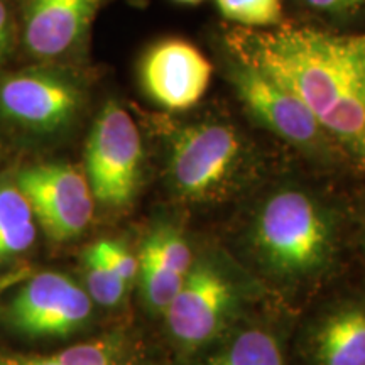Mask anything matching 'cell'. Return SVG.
<instances>
[{
  "label": "cell",
  "instance_id": "6da1fadb",
  "mask_svg": "<svg viewBox=\"0 0 365 365\" xmlns=\"http://www.w3.org/2000/svg\"><path fill=\"white\" fill-rule=\"evenodd\" d=\"M225 41L234 59L289 90L327 137L365 168V33L277 24L235 27Z\"/></svg>",
  "mask_w": 365,
  "mask_h": 365
},
{
  "label": "cell",
  "instance_id": "7a4b0ae2",
  "mask_svg": "<svg viewBox=\"0 0 365 365\" xmlns=\"http://www.w3.org/2000/svg\"><path fill=\"white\" fill-rule=\"evenodd\" d=\"M262 261L286 277H303L330 261L335 232L328 213L312 196L282 190L269 196L254 223Z\"/></svg>",
  "mask_w": 365,
  "mask_h": 365
},
{
  "label": "cell",
  "instance_id": "3957f363",
  "mask_svg": "<svg viewBox=\"0 0 365 365\" xmlns=\"http://www.w3.org/2000/svg\"><path fill=\"white\" fill-rule=\"evenodd\" d=\"M244 140L234 125L200 122L176 132L171 143L170 176L176 193L190 202L218 198L239 175Z\"/></svg>",
  "mask_w": 365,
  "mask_h": 365
},
{
  "label": "cell",
  "instance_id": "277c9868",
  "mask_svg": "<svg viewBox=\"0 0 365 365\" xmlns=\"http://www.w3.org/2000/svg\"><path fill=\"white\" fill-rule=\"evenodd\" d=\"M143 166V140L130 113L117 102L105 103L91 127L85 175L98 203L122 208L134 198Z\"/></svg>",
  "mask_w": 365,
  "mask_h": 365
},
{
  "label": "cell",
  "instance_id": "5b68a950",
  "mask_svg": "<svg viewBox=\"0 0 365 365\" xmlns=\"http://www.w3.org/2000/svg\"><path fill=\"white\" fill-rule=\"evenodd\" d=\"M17 188L34 220L53 240H70L88 227L95 198L85 173L71 164H36L17 175Z\"/></svg>",
  "mask_w": 365,
  "mask_h": 365
},
{
  "label": "cell",
  "instance_id": "8992f818",
  "mask_svg": "<svg viewBox=\"0 0 365 365\" xmlns=\"http://www.w3.org/2000/svg\"><path fill=\"white\" fill-rule=\"evenodd\" d=\"M228 78L247 112L272 134L308 150H318L327 143V134L312 112L277 81L237 59L230 63Z\"/></svg>",
  "mask_w": 365,
  "mask_h": 365
},
{
  "label": "cell",
  "instance_id": "52a82bcc",
  "mask_svg": "<svg viewBox=\"0 0 365 365\" xmlns=\"http://www.w3.org/2000/svg\"><path fill=\"white\" fill-rule=\"evenodd\" d=\"M11 314L27 335L66 336L88 322L91 298L65 274L41 272L21 287Z\"/></svg>",
  "mask_w": 365,
  "mask_h": 365
},
{
  "label": "cell",
  "instance_id": "ba28073f",
  "mask_svg": "<svg viewBox=\"0 0 365 365\" xmlns=\"http://www.w3.org/2000/svg\"><path fill=\"white\" fill-rule=\"evenodd\" d=\"M232 282L207 264L191 267L166 308L171 335L186 346H198L217 336L235 307Z\"/></svg>",
  "mask_w": 365,
  "mask_h": 365
},
{
  "label": "cell",
  "instance_id": "9c48e42d",
  "mask_svg": "<svg viewBox=\"0 0 365 365\" xmlns=\"http://www.w3.org/2000/svg\"><path fill=\"white\" fill-rule=\"evenodd\" d=\"M81 93L75 83L48 71H24L0 81V115L27 130L54 132L75 118Z\"/></svg>",
  "mask_w": 365,
  "mask_h": 365
},
{
  "label": "cell",
  "instance_id": "30bf717a",
  "mask_svg": "<svg viewBox=\"0 0 365 365\" xmlns=\"http://www.w3.org/2000/svg\"><path fill=\"white\" fill-rule=\"evenodd\" d=\"M212 63L196 46L182 39H164L145 53L140 81L145 93L168 110H186L207 93Z\"/></svg>",
  "mask_w": 365,
  "mask_h": 365
},
{
  "label": "cell",
  "instance_id": "8fae6325",
  "mask_svg": "<svg viewBox=\"0 0 365 365\" xmlns=\"http://www.w3.org/2000/svg\"><path fill=\"white\" fill-rule=\"evenodd\" d=\"M102 0H24V44L41 59L71 51L97 16Z\"/></svg>",
  "mask_w": 365,
  "mask_h": 365
},
{
  "label": "cell",
  "instance_id": "7c38bea8",
  "mask_svg": "<svg viewBox=\"0 0 365 365\" xmlns=\"http://www.w3.org/2000/svg\"><path fill=\"white\" fill-rule=\"evenodd\" d=\"M314 365H365V301L327 314L313 335Z\"/></svg>",
  "mask_w": 365,
  "mask_h": 365
},
{
  "label": "cell",
  "instance_id": "4fadbf2b",
  "mask_svg": "<svg viewBox=\"0 0 365 365\" xmlns=\"http://www.w3.org/2000/svg\"><path fill=\"white\" fill-rule=\"evenodd\" d=\"M36 220L17 185L0 186V262L33 247Z\"/></svg>",
  "mask_w": 365,
  "mask_h": 365
},
{
  "label": "cell",
  "instance_id": "5bb4252c",
  "mask_svg": "<svg viewBox=\"0 0 365 365\" xmlns=\"http://www.w3.org/2000/svg\"><path fill=\"white\" fill-rule=\"evenodd\" d=\"M207 365H284L279 341L261 328L240 331Z\"/></svg>",
  "mask_w": 365,
  "mask_h": 365
},
{
  "label": "cell",
  "instance_id": "9a60e30c",
  "mask_svg": "<svg viewBox=\"0 0 365 365\" xmlns=\"http://www.w3.org/2000/svg\"><path fill=\"white\" fill-rule=\"evenodd\" d=\"M139 276L148 304L156 312L163 313L170 307L186 277L164 266L156 255H153L144 247L140 249L139 254Z\"/></svg>",
  "mask_w": 365,
  "mask_h": 365
},
{
  "label": "cell",
  "instance_id": "2e32d148",
  "mask_svg": "<svg viewBox=\"0 0 365 365\" xmlns=\"http://www.w3.org/2000/svg\"><path fill=\"white\" fill-rule=\"evenodd\" d=\"M222 16L239 27L267 29L281 24V0H215Z\"/></svg>",
  "mask_w": 365,
  "mask_h": 365
},
{
  "label": "cell",
  "instance_id": "e0dca14e",
  "mask_svg": "<svg viewBox=\"0 0 365 365\" xmlns=\"http://www.w3.org/2000/svg\"><path fill=\"white\" fill-rule=\"evenodd\" d=\"M85 269H86V287L91 301L102 307H115L124 298L127 286L110 267L105 264L93 247L85 250Z\"/></svg>",
  "mask_w": 365,
  "mask_h": 365
},
{
  "label": "cell",
  "instance_id": "ac0fdd59",
  "mask_svg": "<svg viewBox=\"0 0 365 365\" xmlns=\"http://www.w3.org/2000/svg\"><path fill=\"white\" fill-rule=\"evenodd\" d=\"M143 247L156 255L164 266L181 276H186L193 267V252H191L188 240L175 228H158L144 240Z\"/></svg>",
  "mask_w": 365,
  "mask_h": 365
},
{
  "label": "cell",
  "instance_id": "d6986e66",
  "mask_svg": "<svg viewBox=\"0 0 365 365\" xmlns=\"http://www.w3.org/2000/svg\"><path fill=\"white\" fill-rule=\"evenodd\" d=\"M91 247L127 286H130L139 276V257H135L120 242L103 239L95 242Z\"/></svg>",
  "mask_w": 365,
  "mask_h": 365
},
{
  "label": "cell",
  "instance_id": "ffe728a7",
  "mask_svg": "<svg viewBox=\"0 0 365 365\" xmlns=\"http://www.w3.org/2000/svg\"><path fill=\"white\" fill-rule=\"evenodd\" d=\"M61 365H118L110 341L97 340L76 344L56 355Z\"/></svg>",
  "mask_w": 365,
  "mask_h": 365
},
{
  "label": "cell",
  "instance_id": "44dd1931",
  "mask_svg": "<svg viewBox=\"0 0 365 365\" xmlns=\"http://www.w3.org/2000/svg\"><path fill=\"white\" fill-rule=\"evenodd\" d=\"M301 2L327 16H350L365 9V0H301Z\"/></svg>",
  "mask_w": 365,
  "mask_h": 365
},
{
  "label": "cell",
  "instance_id": "7402d4cb",
  "mask_svg": "<svg viewBox=\"0 0 365 365\" xmlns=\"http://www.w3.org/2000/svg\"><path fill=\"white\" fill-rule=\"evenodd\" d=\"M0 365H61L56 355H0Z\"/></svg>",
  "mask_w": 365,
  "mask_h": 365
},
{
  "label": "cell",
  "instance_id": "603a6c76",
  "mask_svg": "<svg viewBox=\"0 0 365 365\" xmlns=\"http://www.w3.org/2000/svg\"><path fill=\"white\" fill-rule=\"evenodd\" d=\"M9 44V16L6 4L0 0V58L4 56Z\"/></svg>",
  "mask_w": 365,
  "mask_h": 365
},
{
  "label": "cell",
  "instance_id": "cb8c5ba5",
  "mask_svg": "<svg viewBox=\"0 0 365 365\" xmlns=\"http://www.w3.org/2000/svg\"><path fill=\"white\" fill-rule=\"evenodd\" d=\"M175 2H180V4H186V6H196V4L203 2V0H175Z\"/></svg>",
  "mask_w": 365,
  "mask_h": 365
},
{
  "label": "cell",
  "instance_id": "d4e9b609",
  "mask_svg": "<svg viewBox=\"0 0 365 365\" xmlns=\"http://www.w3.org/2000/svg\"><path fill=\"white\" fill-rule=\"evenodd\" d=\"M132 2L137 4V6H143V4H144V0H132Z\"/></svg>",
  "mask_w": 365,
  "mask_h": 365
},
{
  "label": "cell",
  "instance_id": "484cf974",
  "mask_svg": "<svg viewBox=\"0 0 365 365\" xmlns=\"http://www.w3.org/2000/svg\"><path fill=\"white\" fill-rule=\"evenodd\" d=\"M364 244H365V240H364Z\"/></svg>",
  "mask_w": 365,
  "mask_h": 365
}]
</instances>
